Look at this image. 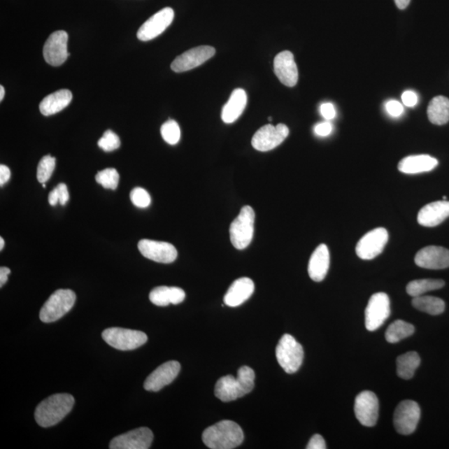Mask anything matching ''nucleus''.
<instances>
[{
	"mask_svg": "<svg viewBox=\"0 0 449 449\" xmlns=\"http://www.w3.org/2000/svg\"><path fill=\"white\" fill-rule=\"evenodd\" d=\"M255 374L252 368L242 366L237 378L232 376L222 377L215 387V395L222 402H230L250 393L255 386Z\"/></svg>",
	"mask_w": 449,
	"mask_h": 449,
	"instance_id": "1",
	"label": "nucleus"
},
{
	"mask_svg": "<svg viewBox=\"0 0 449 449\" xmlns=\"http://www.w3.org/2000/svg\"><path fill=\"white\" fill-rule=\"evenodd\" d=\"M244 433L236 422L223 420L206 429L202 441L211 449H232L241 446Z\"/></svg>",
	"mask_w": 449,
	"mask_h": 449,
	"instance_id": "2",
	"label": "nucleus"
},
{
	"mask_svg": "<svg viewBox=\"0 0 449 449\" xmlns=\"http://www.w3.org/2000/svg\"><path fill=\"white\" fill-rule=\"evenodd\" d=\"M74 402L71 394L52 395L38 405L34 413L35 420L43 428L55 426L72 411Z\"/></svg>",
	"mask_w": 449,
	"mask_h": 449,
	"instance_id": "3",
	"label": "nucleus"
},
{
	"mask_svg": "<svg viewBox=\"0 0 449 449\" xmlns=\"http://www.w3.org/2000/svg\"><path fill=\"white\" fill-rule=\"evenodd\" d=\"M280 367L287 373H294L301 368L304 359L303 347L290 334L281 337L276 350Z\"/></svg>",
	"mask_w": 449,
	"mask_h": 449,
	"instance_id": "4",
	"label": "nucleus"
},
{
	"mask_svg": "<svg viewBox=\"0 0 449 449\" xmlns=\"http://www.w3.org/2000/svg\"><path fill=\"white\" fill-rule=\"evenodd\" d=\"M75 301L76 294L73 290H56L42 307L39 318L45 323L55 322L72 309Z\"/></svg>",
	"mask_w": 449,
	"mask_h": 449,
	"instance_id": "5",
	"label": "nucleus"
},
{
	"mask_svg": "<svg viewBox=\"0 0 449 449\" xmlns=\"http://www.w3.org/2000/svg\"><path fill=\"white\" fill-rule=\"evenodd\" d=\"M255 218L252 206H245L241 208L238 217L231 224V241L237 250L245 249L252 241Z\"/></svg>",
	"mask_w": 449,
	"mask_h": 449,
	"instance_id": "6",
	"label": "nucleus"
},
{
	"mask_svg": "<svg viewBox=\"0 0 449 449\" xmlns=\"http://www.w3.org/2000/svg\"><path fill=\"white\" fill-rule=\"evenodd\" d=\"M102 336L108 345L122 351L138 349L148 341L147 334L142 332L117 327L105 329Z\"/></svg>",
	"mask_w": 449,
	"mask_h": 449,
	"instance_id": "7",
	"label": "nucleus"
},
{
	"mask_svg": "<svg viewBox=\"0 0 449 449\" xmlns=\"http://www.w3.org/2000/svg\"><path fill=\"white\" fill-rule=\"evenodd\" d=\"M390 313L388 294L384 292L373 294L365 309V327L369 332H376L389 318Z\"/></svg>",
	"mask_w": 449,
	"mask_h": 449,
	"instance_id": "8",
	"label": "nucleus"
},
{
	"mask_svg": "<svg viewBox=\"0 0 449 449\" xmlns=\"http://www.w3.org/2000/svg\"><path fill=\"white\" fill-rule=\"evenodd\" d=\"M420 405L413 400H404L396 408L394 425L400 434L409 435L415 432L420 420Z\"/></svg>",
	"mask_w": 449,
	"mask_h": 449,
	"instance_id": "9",
	"label": "nucleus"
},
{
	"mask_svg": "<svg viewBox=\"0 0 449 449\" xmlns=\"http://www.w3.org/2000/svg\"><path fill=\"white\" fill-rule=\"evenodd\" d=\"M287 126L280 123L277 126L267 124L259 129L253 136L252 144L259 152H268L280 146L289 135Z\"/></svg>",
	"mask_w": 449,
	"mask_h": 449,
	"instance_id": "10",
	"label": "nucleus"
},
{
	"mask_svg": "<svg viewBox=\"0 0 449 449\" xmlns=\"http://www.w3.org/2000/svg\"><path fill=\"white\" fill-rule=\"evenodd\" d=\"M389 240V233L385 228H376L369 231L361 238L355 252L362 259H373L384 250Z\"/></svg>",
	"mask_w": 449,
	"mask_h": 449,
	"instance_id": "11",
	"label": "nucleus"
},
{
	"mask_svg": "<svg viewBox=\"0 0 449 449\" xmlns=\"http://www.w3.org/2000/svg\"><path fill=\"white\" fill-rule=\"evenodd\" d=\"M69 34L64 30L56 31L47 39L43 55L48 64L58 67L65 63L70 55L68 52Z\"/></svg>",
	"mask_w": 449,
	"mask_h": 449,
	"instance_id": "12",
	"label": "nucleus"
},
{
	"mask_svg": "<svg viewBox=\"0 0 449 449\" xmlns=\"http://www.w3.org/2000/svg\"><path fill=\"white\" fill-rule=\"evenodd\" d=\"M173 20L174 11L173 8H162L141 26L136 36L141 41H152L164 33L173 23Z\"/></svg>",
	"mask_w": 449,
	"mask_h": 449,
	"instance_id": "13",
	"label": "nucleus"
},
{
	"mask_svg": "<svg viewBox=\"0 0 449 449\" xmlns=\"http://www.w3.org/2000/svg\"><path fill=\"white\" fill-rule=\"evenodd\" d=\"M215 54V48L211 46L192 48L177 57L171 64V68L176 73L187 72L204 64L213 58Z\"/></svg>",
	"mask_w": 449,
	"mask_h": 449,
	"instance_id": "14",
	"label": "nucleus"
},
{
	"mask_svg": "<svg viewBox=\"0 0 449 449\" xmlns=\"http://www.w3.org/2000/svg\"><path fill=\"white\" fill-rule=\"evenodd\" d=\"M378 399L371 391L361 392L355 402V413L361 425L373 427L378 418Z\"/></svg>",
	"mask_w": 449,
	"mask_h": 449,
	"instance_id": "15",
	"label": "nucleus"
},
{
	"mask_svg": "<svg viewBox=\"0 0 449 449\" xmlns=\"http://www.w3.org/2000/svg\"><path fill=\"white\" fill-rule=\"evenodd\" d=\"M153 440L152 430L142 427L114 438L109 444L111 449H148Z\"/></svg>",
	"mask_w": 449,
	"mask_h": 449,
	"instance_id": "16",
	"label": "nucleus"
},
{
	"mask_svg": "<svg viewBox=\"0 0 449 449\" xmlns=\"http://www.w3.org/2000/svg\"><path fill=\"white\" fill-rule=\"evenodd\" d=\"M138 249L144 257L156 262L173 263L178 257L177 249L167 242L144 239L139 241Z\"/></svg>",
	"mask_w": 449,
	"mask_h": 449,
	"instance_id": "17",
	"label": "nucleus"
},
{
	"mask_svg": "<svg viewBox=\"0 0 449 449\" xmlns=\"http://www.w3.org/2000/svg\"><path fill=\"white\" fill-rule=\"evenodd\" d=\"M415 262L418 266L425 269H446L449 267V250L442 246H427L416 254Z\"/></svg>",
	"mask_w": 449,
	"mask_h": 449,
	"instance_id": "18",
	"label": "nucleus"
},
{
	"mask_svg": "<svg viewBox=\"0 0 449 449\" xmlns=\"http://www.w3.org/2000/svg\"><path fill=\"white\" fill-rule=\"evenodd\" d=\"M180 371V364L178 361H169L155 369L147 378L144 383V389L147 391L157 392L173 382Z\"/></svg>",
	"mask_w": 449,
	"mask_h": 449,
	"instance_id": "19",
	"label": "nucleus"
},
{
	"mask_svg": "<svg viewBox=\"0 0 449 449\" xmlns=\"http://www.w3.org/2000/svg\"><path fill=\"white\" fill-rule=\"evenodd\" d=\"M274 72L283 85L290 87L297 85L298 68L292 52L283 51L276 56Z\"/></svg>",
	"mask_w": 449,
	"mask_h": 449,
	"instance_id": "20",
	"label": "nucleus"
},
{
	"mask_svg": "<svg viewBox=\"0 0 449 449\" xmlns=\"http://www.w3.org/2000/svg\"><path fill=\"white\" fill-rule=\"evenodd\" d=\"M449 218V201L447 200L432 202L422 208L418 214V222L421 226L434 227Z\"/></svg>",
	"mask_w": 449,
	"mask_h": 449,
	"instance_id": "21",
	"label": "nucleus"
},
{
	"mask_svg": "<svg viewBox=\"0 0 449 449\" xmlns=\"http://www.w3.org/2000/svg\"><path fill=\"white\" fill-rule=\"evenodd\" d=\"M254 290L255 285L252 280L248 277H242L231 284L226 296L224 297V302L228 306H239L252 296Z\"/></svg>",
	"mask_w": 449,
	"mask_h": 449,
	"instance_id": "22",
	"label": "nucleus"
},
{
	"mask_svg": "<svg viewBox=\"0 0 449 449\" xmlns=\"http://www.w3.org/2000/svg\"><path fill=\"white\" fill-rule=\"evenodd\" d=\"M330 263L329 252L327 245L321 244L312 254L308 266L311 280L320 283L327 276Z\"/></svg>",
	"mask_w": 449,
	"mask_h": 449,
	"instance_id": "23",
	"label": "nucleus"
},
{
	"mask_svg": "<svg viewBox=\"0 0 449 449\" xmlns=\"http://www.w3.org/2000/svg\"><path fill=\"white\" fill-rule=\"evenodd\" d=\"M439 162L429 155H415L404 157L399 162L398 169L405 174L428 173L437 166Z\"/></svg>",
	"mask_w": 449,
	"mask_h": 449,
	"instance_id": "24",
	"label": "nucleus"
},
{
	"mask_svg": "<svg viewBox=\"0 0 449 449\" xmlns=\"http://www.w3.org/2000/svg\"><path fill=\"white\" fill-rule=\"evenodd\" d=\"M246 104L248 95L244 90L237 89L233 91L230 99L222 108V121L227 124L236 122L243 113Z\"/></svg>",
	"mask_w": 449,
	"mask_h": 449,
	"instance_id": "25",
	"label": "nucleus"
},
{
	"mask_svg": "<svg viewBox=\"0 0 449 449\" xmlns=\"http://www.w3.org/2000/svg\"><path fill=\"white\" fill-rule=\"evenodd\" d=\"M73 99L72 92L68 90H61L48 95L39 104V110L43 116H51L67 108Z\"/></svg>",
	"mask_w": 449,
	"mask_h": 449,
	"instance_id": "26",
	"label": "nucleus"
},
{
	"mask_svg": "<svg viewBox=\"0 0 449 449\" xmlns=\"http://www.w3.org/2000/svg\"><path fill=\"white\" fill-rule=\"evenodd\" d=\"M185 298L186 294L183 289L169 286H158L149 294L150 301L157 306H167L170 304L178 305Z\"/></svg>",
	"mask_w": 449,
	"mask_h": 449,
	"instance_id": "27",
	"label": "nucleus"
},
{
	"mask_svg": "<svg viewBox=\"0 0 449 449\" xmlns=\"http://www.w3.org/2000/svg\"><path fill=\"white\" fill-rule=\"evenodd\" d=\"M428 117L433 124H446L449 121V99L443 96L435 97L429 104Z\"/></svg>",
	"mask_w": 449,
	"mask_h": 449,
	"instance_id": "28",
	"label": "nucleus"
},
{
	"mask_svg": "<svg viewBox=\"0 0 449 449\" xmlns=\"http://www.w3.org/2000/svg\"><path fill=\"white\" fill-rule=\"evenodd\" d=\"M420 357L415 351L408 352L397 358V374L404 380H411L420 365Z\"/></svg>",
	"mask_w": 449,
	"mask_h": 449,
	"instance_id": "29",
	"label": "nucleus"
},
{
	"mask_svg": "<svg viewBox=\"0 0 449 449\" xmlns=\"http://www.w3.org/2000/svg\"><path fill=\"white\" fill-rule=\"evenodd\" d=\"M412 305L417 310L432 315L442 314L446 311V302L442 299L425 296V294L424 296L413 297Z\"/></svg>",
	"mask_w": 449,
	"mask_h": 449,
	"instance_id": "30",
	"label": "nucleus"
},
{
	"mask_svg": "<svg viewBox=\"0 0 449 449\" xmlns=\"http://www.w3.org/2000/svg\"><path fill=\"white\" fill-rule=\"evenodd\" d=\"M444 285H446V283L443 280H415L408 284L406 290L409 296L417 297L424 296L425 293L432 292V290L441 289Z\"/></svg>",
	"mask_w": 449,
	"mask_h": 449,
	"instance_id": "31",
	"label": "nucleus"
},
{
	"mask_svg": "<svg viewBox=\"0 0 449 449\" xmlns=\"http://www.w3.org/2000/svg\"><path fill=\"white\" fill-rule=\"evenodd\" d=\"M413 333H415V327L413 325L398 320L392 323L387 329L385 338L387 341L394 344L403 338L411 336Z\"/></svg>",
	"mask_w": 449,
	"mask_h": 449,
	"instance_id": "32",
	"label": "nucleus"
},
{
	"mask_svg": "<svg viewBox=\"0 0 449 449\" xmlns=\"http://www.w3.org/2000/svg\"><path fill=\"white\" fill-rule=\"evenodd\" d=\"M96 182L102 185L106 189L116 190L120 183V174L114 169H108L99 171L95 177Z\"/></svg>",
	"mask_w": 449,
	"mask_h": 449,
	"instance_id": "33",
	"label": "nucleus"
},
{
	"mask_svg": "<svg viewBox=\"0 0 449 449\" xmlns=\"http://www.w3.org/2000/svg\"><path fill=\"white\" fill-rule=\"evenodd\" d=\"M56 159L48 155L43 157L39 162L37 170V178L39 183H45L51 178L55 169Z\"/></svg>",
	"mask_w": 449,
	"mask_h": 449,
	"instance_id": "34",
	"label": "nucleus"
},
{
	"mask_svg": "<svg viewBox=\"0 0 449 449\" xmlns=\"http://www.w3.org/2000/svg\"><path fill=\"white\" fill-rule=\"evenodd\" d=\"M161 134L165 142L170 145L178 143L180 138V130L178 123L174 120H169L161 127Z\"/></svg>",
	"mask_w": 449,
	"mask_h": 449,
	"instance_id": "35",
	"label": "nucleus"
},
{
	"mask_svg": "<svg viewBox=\"0 0 449 449\" xmlns=\"http://www.w3.org/2000/svg\"><path fill=\"white\" fill-rule=\"evenodd\" d=\"M98 145L105 152H113L114 150L120 148L121 142L116 134H114L111 130H108L99 139Z\"/></svg>",
	"mask_w": 449,
	"mask_h": 449,
	"instance_id": "36",
	"label": "nucleus"
},
{
	"mask_svg": "<svg viewBox=\"0 0 449 449\" xmlns=\"http://www.w3.org/2000/svg\"><path fill=\"white\" fill-rule=\"evenodd\" d=\"M130 199L136 208H147L151 204V197L142 187H136L130 193Z\"/></svg>",
	"mask_w": 449,
	"mask_h": 449,
	"instance_id": "37",
	"label": "nucleus"
},
{
	"mask_svg": "<svg viewBox=\"0 0 449 449\" xmlns=\"http://www.w3.org/2000/svg\"><path fill=\"white\" fill-rule=\"evenodd\" d=\"M386 110L392 117H397L404 113V107L398 101L391 100L386 104Z\"/></svg>",
	"mask_w": 449,
	"mask_h": 449,
	"instance_id": "38",
	"label": "nucleus"
},
{
	"mask_svg": "<svg viewBox=\"0 0 449 449\" xmlns=\"http://www.w3.org/2000/svg\"><path fill=\"white\" fill-rule=\"evenodd\" d=\"M320 111L321 115L328 121L334 120L336 115V108H334V105L330 103H325L321 105Z\"/></svg>",
	"mask_w": 449,
	"mask_h": 449,
	"instance_id": "39",
	"label": "nucleus"
},
{
	"mask_svg": "<svg viewBox=\"0 0 449 449\" xmlns=\"http://www.w3.org/2000/svg\"><path fill=\"white\" fill-rule=\"evenodd\" d=\"M332 124L329 122L318 123L314 129L315 134L320 136H327L332 133Z\"/></svg>",
	"mask_w": 449,
	"mask_h": 449,
	"instance_id": "40",
	"label": "nucleus"
},
{
	"mask_svg": "<svg viewBox=\"0 0 449 449\" xmlns=\"http://www.w3.org/2000/svg\"><path fill=\"white\" fill-rule=\"evenodd\" d=\"M307 449H325L327 448V443L322 436L320 434H315L308 443Z\"/></svg>",
	"mask_w": 449,
	"mask_h": 449,
	"instance_id": "41",
	"label": "nucleus"
},
{
	"mask_svg": "<svg viewBox=\"0 0 449 449\" xmlns=\"http://www.w3.org/2000/svg\"><path fill=\"white\" fill-rule=\"evenodd\" d=\"M403 104L408 108L415 107L418 103V95L415 92L406 91L402 95Z\"/></svg>",
	"mask_w": 449,
	"mask_h": 449,
	"instance_id": "42",
	"label": "nucleus"
},
{
	"mask_svg": "<svg viewBox=\"0 0 449 449\" xmlns=\"http://www.w3.org/2000/svg\"><path fill=\"white\" fill-rule=\"evenodd\" d=\"M56 188L59 193V204L62 206H65L69 200V193L67 186H66L64 183H60Z\"/></svg>",
	"mask_w": 449,
	"mask_h": 449,
	"instance_id": "43",
	"label": "nucleus"
},
{
	"mask_svg": "<svg viewBox=\"0 0 449 449\" xmlns=\"http://www.w3.org/2000/svg\"><path fill=\"white\" fill-rule=\"evenodd\" d=\"M10 177V169L6 165L0 166V186L3 187L4 184L7 183Z\"/></svg>",
	"mask_w": 449,
	"mask_h": 449,
	"instance_id": "44",
	"label": "nucleus"
},
{
	"mask_svg": "<svg viewBox=\"0 0 449 449\" xmlns=\"http://www.w3.org/2000/svg\"><path fill=\"white\" fill-rule=\"evenodd\" d=\"M11 273L10 268L2 266L0 268V287L6 284L8 276Z\"/></svg>",
	"mask_w": 449,
	"mask_h": 449,
	"instance_id": "45",
	"label": "nucleus"
},
{
	"mask_svg": "<svg viewBox=\"0 0 449 449\" xmlns=\"http://www.w3.org/2000/svg\"><path fill=\"white\" fill-rule=\"evenodd\" d=\"M48 202L51 206H56L59 202V193L56 187L48 195Z\"/></svg>",
	"mask_w": 449,
	"mask_h": 449,
	"instance_id": "46",
	"label": "nucleus"
},
{
	"mask_svg": "<svg viewBox=\"0 0 449 449\" xmlns=\"http://www.w3.org/2000/svg\"><path fill=\"white\" fill-rule=\"evenodd\" d=\"M411 1V0H394L396 6H397L399 10H404V8H406Z\"/></svg>",
	"mask_w": 449,
	"mask_h": 449,
	"instance_id": "47",
	"label": "nucleus"
},
{
	"mask_svg": "<svg viewBox=\"0 0 449 449\" xmlns=\"http://www.w3.org/2000/svg\"><path fill=\"white\" fill-rule=\"evenodd\" d=\"M4 94H6V91H4V87L1 85L0 86V101H3Z\"/></svg>",
	"mask_w": 449,
	"mask_h": 449,
	"instance_id": "48",
	"label": "nucleus"
},
{
	"mask_svg": "<svg viewBox=\"0 0 449 449\" xmlns=\"http://www.w3.org/2000/svg\"><path fill=\"white\" fill-rule=\"evenodd\" d=\"M3 248H4V241H3V238H2V237H0V250H2Z\"/></svg>",
	"mask_w": 449,
	"mask_h": 449,
	"instance_id": "49",
	"label": "nucleus"
},
{
	"mask_svg": "<svg viewBox=\"0 0 449 449\" xmlns=\"http://www.w3.org/2000/svg\"><path fill=\"white\" fill-rule=\"evenodd\" d=\"M42 186H43V188H46V185H45V183H43Z\"/></svg>",
	"mask_w": 449,
	"mask_h": 449,
	"instance_id": "50",
	"label": "nucleus"
},
{
	"mask_svg": "<svg viewBox=\"0 0 449 449\" xmlns=\"http://www.w3.org/2000/svg\"><path fill=\"white\" fill-rule=\"evenodd\" d=\"M268 120L272 121V117H270L269 118H268Z\"/></svg>",
	"mask_w": 449,
	"mask_h": 449,
	"instance_id": "51",
	"label": "nucleus"
}]
</instances>
